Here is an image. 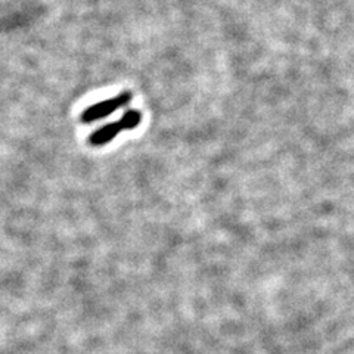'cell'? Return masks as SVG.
<instances>
[{
	"label": "cell",
	"mask_w": 354,
	"mask_h": 354,
	"mask_svg": "<svg viewBox=\"0 0 354 354\" xmlns=\"http://www.w3.org/2000/svg\"><path fill=\"white\" fill-rule=\"evenodd\" d=\"M131 97L133 96L130 92H123L113 99H108V101L88 106L86 111H83L82 121L83 123H93V121L102 120L113 113H115L117 109L126 106L131 101Z\"/></svg>",
	"instance_id": "cell-2"
},
{
	"label": "cell",
	"mask_w": 354,
	"mask_h": 354,
	"mask_svg": "<svg viewBox=\"0 0 354 354\" xmlns=\"http://www.w3.org/2000/svg\"><path fill=\"white\" fill-rule=\"evenodd\" d=\"M140 121H142V115L139 111L130 109L118 121H114V123L106 124L99 130L93 131L91 138H88V143H91L92 147L106 145V143H109L115 136H118L121 131L136 129L140 124Z\"/></svg>",
	"instance_id": "cell-1"
}]
</instances>
